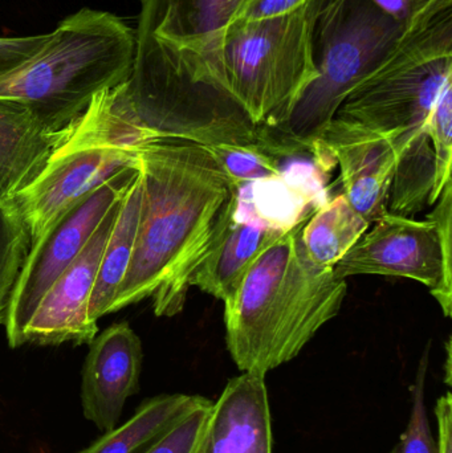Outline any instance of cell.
Returning <instances> with one entry per match:
<instances>
[{
    "mask_svg": "<svg viewBox=\"0 0 452 453\" xmlns=\"http://www.w3.org/2000/svg\"><path fill=\"white\" fill-rule=\"evenodd\" d=\"M403 34L369 0H323L313 29L318 77L271 135L273 153L310 150L316 156L345 98L387 60Z\"/></svg>",
    "mask_w": 452,
    "mask_h": 453,
    "instance_id": "cell-6",
    "label": "cell"
},
{
    "mask_svg": "<svg viewBox=\"0 0 452 453\" xmlns=\"http://www.w3.org/2000/svg\"><path fill=\"white\" fill-rule=\"evenodd\" d=\"M114 89L93 98L42 173L10 201L31 244L72 204L114 175L137 169V146L151 138L119 111Z\"/></svg>",
    "mask_w": 452,
    "mask_h": 453,
    "instance_id": "cell-8",
    "label": "cell"
},
{
    "mask_svg": "<svg viewBox=\"0 0 452 453\" xmlns=\"http://www.w3.org/2000/svg\"><path fill=\"white\" fill-rule=\"evenodd\" d=\"M452 80V7L408 29L387 60L361 82L336 117L387 135L402 150L421 133Z\"/></svg>",
    "mask_w": 452,
    "mask_h": 453,
    "instance_id": "cell-7",
    "label": "cell"
},
{
    "mask_svg": "<svg viewBox=\"0 0 452 453\" xmlns=\"http://www.w3.org/2000/svg\"><path fill=\"white\" fill-rule=\"evenodd\" d=\"M196 453H273L265 375L243 372L212 402Z\"/></svg>",
    "mask_w": 452,
    "mask_h": 453,
    "instance_id": "cell-15",
    "label": "cell"
},
{
    "mask_svg": "<svg viewBox=\"0 0 452 453\" xmlns=\"http://www.w3.org/2000/svg\"><path fill=\"white\" fill-rule=\"evenodd\" d=\"M323 0H304L294 10L260 19H236L225 35L222 72L239 113L270 138L318 77L313 29Z\"/></svg>",
    "mask_w": 452,
    "mask_h": 453,
    "instance_id": "cell-5",
    "label": "cell"
},
{
    "mask_svg": "<svg viewBox=\"0 0 452 453\" xmlns=\"http://www.w3.org/2000/svg\"><path fill=\"white\" fill-rule=\"evenodd\" d=\"M137 159L142 202L134 250L108 314L151 298L157 317H172L185 308L230 188L199 143L146 141Z\"/></svg>",
    "mask_w": 452,
    "mask_h": 453,
    "instance_id": "cell-2",
    "label": "cell"
},
{
    "mask_svg": "<svg viewBox=\"0 0 452 453\" xmlns=\"http://www.w3.org/2000/svg\"><path fill=\"white\" fill-rule=\"evenodd\" d=\"M203 146L219 167L230 191L283 178L278 154L272 153L262 143H214Z\"/></svg>",
    "mask_w": 452,
    "mask_h": 453,
    "instance_id": "cell-21",
    "label": "cell"
},
{
    "mask_svg": "<svg viewBox=\"0 0 452 453\" xmlns=\"http://www.w3.org/2000/svg\"><path fill=\"white\" fill-rule=\"evenodd\" d=\"M135 31L119 16L82 8L64 19L31 60L0 79V98L19 101L52 132L71 127L93 98L129 80Z\"/></svg>",
    "mask_w": 452,
    "mask_h": 453,
    "instance_id": "cell-4",
    "label": "cell"
},
{
    "mask_svg": "<svg viewBox=\"0 0 452 453\" xmlns=\"http://www.w3.org/2000/svg\"><path fill=\"white\" fill-rule=\"evenodd\" d=\"M435 157L434 190L432 206L437 203L446 183L451 180L452 164V80L446 82L426 125Z\"/></svg>",
    "mask_w": 452,
    "mask_h": 453,
    "instance_id": "cell-23",
    "label": "cell"
},
{
    "mask_svg": "<svg viewBox=\"0 0 452 453\" xmlns=\"http://www.w3.org/2000/svg\"><path fill=\"white\" fill-rule=\"evenodd\" d=\"M303 2L304 0H244L236 19H260L279 15L294 10Z\"/></svg>",
    "mask_w": 452,
    "mask_h": 453,
    "instance_id": "cell-28",
    "label": "cell"
},
{
    "mask_svg": "<svg viewBox=\"0 0 452 453\" xmlns=\"http://www.w3.org/2000/svg\"><path fill=\"white\" fill-rule=\"evenodd\" d=\"M122 198L111 207L81 252L42 296L24 329L23 345L56 346L65 342L89 345L97 335V322L90 321L88 306Z\"/></svg>",
    "mask_w": 452,
    "mask_h": 453,
    "instance_id": "cell-12",
    "label": "cell"
},
{
    "mask_svg": "<svg viewBox=\"0 0 452 453\" xmlns=\"http://www.w3.org/2000/svg\"><path fill=\"white\" fill-rule=\"evenodd\" d=\"M50 34L26 37H0V79L31 60L50 42Z\"/></svg>",
    "mask_w": 452,
    "mask_h": 453,
    "instance_id": "cell-27",
    "label": "cell"
},
{
    "mask_svg": "<svg viewBox=\"0 0 452 453\" xmlns=\"http://www.w3.org/2000/svg\"><path fill=\"white\" fill-rule=\"evenodd\" d=\"M435 417H437L438 449L440 453H452V398L450 391L445 396H441L435 406Z\"/></svg>",
    "mask_w": 452,
    "mask_h": 453,
    "instance_id": "cell-29",
    "label": "cell"
},
{
    "mask_svg": "<svg viewBox=\"0 0 452 453\" xmlns=\"http://www.w3.org/2000/svg\"><path fill=\"white\" fill-rule=\"evenodd\" d=\"M31 237L11 202H0V324H4L11 293L28 255Z\"/></svg>",
    "mask_w": 452,
    "mask_h": 453,
    "instance_id": "cell-22",
    "label": "cell"
},
{
    "mask_svg": "<svg viewBox=\"0 0 452 453\" xmlns=\"http://www.w3.org/2000/svg\"><path fill=\"white\" fill-rule=\"evenodd\" d=\"M448 359H446V374H448V380L446 382L450 385L451 383V342L450 340L448 341Z\"/></svg>",
    "mask_w": 452,
    "mask_h": 453,
    "instance_id": "cell-30",
    "label": "cell"
},
{
    "mask_svg": "<svg viewBox=\"0 0 452 453\" xmlns=\"http://www.w3.org/2000/svg\"><path fill=\"white\" fill-rule=\"evenodd\" d=\"M435 157L427 132L421 133L397 154V167L387 196V212L411 218L432 206Z\"/></svg>",
    "mask_w": 452,
    "mask_h": 453,
    "instance_id": "cell-20",
    "label": "cell"
},
{
    "mask_svg": "<svg viewBox=\"0 0 452 453\" xmlns=\"http://www.w3.org/2000/svg\"><path fill=\"white\" fill-rule=\"evenodd\" d=\"M211 406L210 401L194 410L140 453H196L206 431Z\"/></svg>",
    "mask_w": 452,
    "mask_h": 453,
    "instance_id": "cell-25",
    "label": "cell"
},
{
    "mask_svg": "<svg viewBox=\"0 0 452 453\" xmlns=\"http://www.w3.org/2000/svg\"><path fill=\"white\" fill-rule=\"evenodd\" d=\"M138 169L114 175L66 209L29 247L11 293L4 326L8 345L23 346V333L42 296L77 257L111 207L125 196Z\"/></svg>",
    "mask_w": 452,
    "mask_h": 453,
    "instance_id": "cell-9",
    "label": "cell"
},
{
    "mask_svg": "<svg viewBox=\"0 0 452 453\" xmlns=\"http://www.w3.org/2000/svg\"><path fill=\"white\" fill-rule=\"evenodd\" d=\"M210 399L185 394H164L146 399L121 427L103 434L79 453H140L162 434Z\"/></svg>",
    "mask_w": 452,
    "mask_h": 453,
    "instance_id": "cell-18",
    "label": "cell"
},
{
    "mask_svg": "<svg viewBox=\"0 0 452 453\" xmlns=\"http://www.w3.org/2000/svg\"><path fill=\"white\" fill-rule=\"evenodd\" d=\"M243 3H141L132 72L119 87V100L138 125L159 137L203 145L251 134L228 97L222 72L226 31Z\"/></svg>",
    "mask_w": 452,
    "mask_h": 453,
    "instance_id": "cell-1",
    "label": "cell"
},
{
    "mask_svg": "<svg viewBox=\"0 0 452 453\" xmlns=\"http://www.w3.org/2000/svg\"><path fill=\"white\" fill-rule=\"evenodd\" d=\"M451 248L450 228L438 231L433 220L387 212L372 223L333 269L345 280L356 274H381L421 282L450 317Z\"/></svg>",
    "mask_w": 452,
    "mask_h": 453,
    "instance_id": "cell-10",
    "label": "cell"
},
{
    "mask_svg": "<svg viewBox=\"0 0 452 453\" xmlns=\"http://www.w3.org/2000/svg\"><path fill=\"white\" fill-rule=\"evenodd\" d=\"M141 202L142 185L138 173L122 198L119 215L101 257L88 306V317L90 321L97 322L101 317L108 314L109 308L116 298L117 290L124 281L134 250Z\"/></svg>",
    "mask_w": 452,
    "mask_h": 453,
    "instance_id": "cell-17",
    "label": "cell"
},
{
    "mask_svg": "<svg viewBox=\"0 0 452 453\" xmlns=\"http://www.w3.org/2000/svg\"><path fill=\"white\" fill-rule=\"evenodd\" d=\"M307 218L259 256L225 303L226 342L243 372L267 375L296 358L344 303L347 280L305 252Z\"/></svg>",
    "mask_w": 452,
    "mask_h": 453,
    "instance_id": "cell-3",
    "label": "cell"
},
{
    "mask_svg": "<svg viewBox=\"0 0 452 453\" xmlns=\"http://www.w3.org/2000/svg\"><path fill=\"white\" fill-rule=\"evenodd\" d=\"M142 343L127 322H117L93 338L82 367L85 419L109 433L119 425L125 403L140 390Z\"/></svg>",
    "mask_w": 452,
    "mask_h": 453,
    "instance_id": "cell-14",
    "label": "cell"
},
{
    "mask_svg": "<svg viewBox=\"0 0 452 453\" xmlns=\"http://www.w3.org/2000/svg\"><path fill=\"white\" fill-rule=\"evenodd\" d=\"M71 127L52 132L19 101L0 98V202L12 201L44 169Z\"/></svg>",
    "mask_w": 452,
    "mask_h": 453,
    "instance_id": "cell-16",
    "label": "cell"
},
{
    "mask_svg": "<svg viewBox=\"0 0 452 453\" xmlns=\"http://www.w3.org/2000/svg\"><path fill=\"white\" fill-rule=\"evenodd\" d=\"M320 146L340 166L344 196L369 223L387 214V196L397 167V146L387 135L334 117Z\"/></svg>",
    "mask_w": 452,
    "mask_h": 453,
    "instance_id": "cell-13",
    "label": "cell"
},
{
    "mask_svg": "<svg viewBox=\"0 0 452 453\" xmlns=\"http://www.w3.org/2000/svg\"><path fill=\"white\" fill-rule=\"evenodd\" d=\"M299 222L268 217L246 198L241 188L231 190L203 257L191 276V287L226 303L259 256Z\"/></svg>",
    "mask_w": 452,
    "mask_h": 453,
    "instance_id": "cell-11",
    "label": "cell"
},
{
    "mask_svg": "<svg viewBox=\"0 0 452 453\" xmlns=\"http://www.w3.org/2000/svg\"><path fill=\"white\" fill-rule=\"evenodd\" d=\"M138 2L143 3V2H145V0H138Z\"/></svg>",
    "mask_w": 452,
    "mask_h": 453,
    "instance_id": "cell-31",
    "label": "cell"
},
{
    "mask_svg": "<svg viewBox=\"0 0 452 453\" xmlns=\"http://www.w3.org/2000/svg\"><path fill=\"white\" fill-rule=\"evenodd\" d=\"M384 11L403 31L413 28L438 11L452 7V0H369Z\"/></svg>",
    "mask_w": 452,
    "mask_h": 453,
    "instance_id": "cell-26",
    "label": "cell"
},
{
    "mask_svg": "<svg viewBox=\"0 0 452 453\" xmlns=\"http://www.w3.org/2000/svg\"><path fill=\"white\" fill-rule=\"evenodd\" d=\"M427 362L429 359H427L426 351L419 366L416 386L413 388V409H411L410 420L397 446L390 453H440L438 443L433 438L432 430H430L426 404H425Z\"/></svg>",
    "mask_w": 452,
    "mask_h": 453,
    "instance_id": "cell-24",
    "label": "cell"
},
{
    "mask_svg": "<svg viewBox=\"0 0 452 453\" xmlns=\"http://www.w3.org/2000/svg\"><path fill=\"white\" fill-rule=\"evenodd\" d=\"M369 226L371 223L341 194L307 218L302 228L303 245L313 263L333 268Z\"/></svg>",
    "mask_w": 452,
    "mask_h": 453,
    "instance_id": "cell-19",
    "label": "cell"
}]
</instances>
